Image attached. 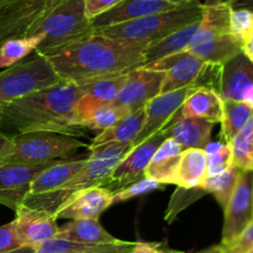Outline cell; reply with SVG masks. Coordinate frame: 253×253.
Listing matches in <instances>:
<instances>
[{"instance_id": "1", "label": "cell", "mask_w": 253, "mask_h": 253, "mask_svg": "<svg viewBox=\"0 0 253 253\" xmlns=\"http://www.w3.org/2000/svg\"><path fill=\"white\" fill-rule=\"evenodd\" d=\"M148 44L93 34L44 56L62 81L86 82L127 74L146 64Z\"/></svg>"}, {"instance_id": "2", "label": "cell", "mask_w": 253, "mask_h": 253, "mask_svg": "<svg viewBox=\"0 0 253 253\" xmlns=\"http://www.w3.org/2000/svg\"><path fill=\"white\" fill-rule=\"evenodd\" d=\"M82 95L78 83L61 81L30 93L0 110V130L9 136L47 131L77 137L74 109Z\"/></svg>"}, {"instance_id": "3", "label": "cell", "mask_w": 253, "mask_h": 253, "mask_svg": "<svg viewBox=\"0 0 253 253\" xmlns=\"http://www.w3.org/2000/svg\"><path fill=\"white\" fill-rule=\"evenodd\" d=\"M187 51L208 63L220 66L242 53V43L230 30V6L226 1L208 0L203 4L199 29Z\"/></svg>"}, {"instance_id": "4", "label": "cell", "mask_w": 253, "mask_h": 253, "mask_svg": "<svg viewBox=\"0 0 253 253\" xmlns=\"http://www.w3.org/2000/svg\"><path fill=\"white\" fill-rule=\"evenodd\" d=\"M91 22L85 16L83 0H59L26 36L41 35L42 42L36 48L41 56H51L59 49L93 35Z\"/></svg>"}, {"instance_id": "5", "label": "cell", "mask_w": 253, "mask_h": 253, "mask_svg": "<svg viewBox=\"0 0 253 253\" xmlns=\"http://www.w3.org/2000/svg\"><path fill=\"white\" fill-rule=\"evenodd\" d=\"M202 16L203 4L197 0L169 11L148 15L132 21L104 27L94 31V34L121 41L141 42L151 46L182 27L198 21Z\"/></svg>"}, {"instance_id": "6", "label": "cell", "mask_w": 253, "mask_h": 253, "mask_svg": "<svg viewBox=\"0 0 253 253\" xmlns=\"http://www.w3.org/2000/svg\"><path fill=\"white\" fill-rule=\"evenodd\" d=\"M141 68L166 72L161 94L187 86H207L220 94L222 66L208 63L188 51L150 62Z\"/></svg>"}, {"instance_id": "7", "label": "cell", "mask_w": 253, "mask_h": 253, "mask_svg": "<svg viewBox=\"0 0 253 253\" xmlns=\"http://www.w3.org/2000/svg\"><path fill=\"white\" fill-rule=\"evenodd\" d=\"M82 147L88 148L89 145H85L74 136L47 131L21 133L12 136L11 148L9 153L0 160V163L35 165L66 160Z\"/></svg>"}, {"instance_id": "8", "label": "cell", "mask_w": 253, "mask_h": 253, "mask_svg": "<svg viewBox=\"0 0 253 253\" xmlns=\"http://www.w3.org/2000/svg\"><path fill=\"white\" fill-rule=\"evenodd\" d=\"M62 79L41 54L19 62L0 72V110L30 93L47 88Z\"/></svg>"}, {"instance_id": "9", "label": "cell", "mask_w": 253, "mask_h": 253, "mask_svg": "<svg viewBox=\"0 0 253 253\" xmlns=\"http://www.w3.org/2000/svg\"><path fill=\"white\" fill-rule=\"evenodd\" d=\"M86 157L82 160L66 158L40 172L32 180L22 205L30 209L52 214L54 197L58 194L62 187L85 165Z\"/></svg>"}, {"instance_id": "10", "label": "cell", "mask_w": 253, "mask_h": 253, "mask_svg": "<svg viewBox=\"0 0 253 253\" xmlns=\"http://www.w3.org/2000/svg\"><path fill=\"white\" fill-rule=\"evenodd\" d=\"M166 135L163 128L155 135L150 136L147 140L138 145L133 146L132 150L119 162V165L111 170L109 177L104 180L101 187L114 193L124 189L127 185L142 179L146 167L150 163L151 158L156 153L163 141Z\"/></svg>"}, {"instance_id": "11", "label": "cell", "mask_w": 253, "mask_h": 253, "mask_svg": "<svg viewBox=\"0 0 253 253\" xmlns=\"http://www.w3.org/2000/svg\"><path fill=\"white\" fill-rule=\"evenodd\" d=\"M59 0H12L0 10V44L25 37Z\"/></svg>"}, {"instance_id": "12", "label": "cell", "mask_w": 253, "mask_h": 253, "mask_svg": "<svg viewBox=\"0 0 253 253\" xmlns=\"http://www.w3.org/2000/svg\"><path fill=\"white\" fill-rule=\"evenodd\" d=\"M225 220L221 246L231 244L253 221V172L242 170L229 204L224 209Z\"/></svg>"}, {"instance_id": "13", "label": "cell", "mask_w": 253, "mask_h": 253, "mask_svg": "<svg viewBox=\"0 0 253 253\" xmlns=\"http://www.w3.org/2000/svg\"><path fill=\"white\" fill-rule=\"evenodd\" d=\"M59 161L35 165L0 163V205L16 211L24 203L35 177Z\"/></svg>"}, {"instance_id": "14", "label": "cell", "mask_w": 253, "mask_h": 253, "mask_svg": "<svg viewBox=\"0 0 253 253\" xmlns=\"http://www.w3.org/2000/svg\"><path fill=\"white\" fill-rule=\"evenodd\" d=\"M166 72L137 68L127 74L125 84L113 105L125 109L128 113L145 108L148 101L161 94Z\"/></svg>"}, {"instance_id": "15", "label": "cell", "mask_w": 253, "mask_h": 253, "mask_svg": "<svg viewBox=\"0 0 253 253\" xmlns=\"http://www.w3.org/2000/svg\"><path fill=\"white\" fill-rule=\"evenodd\" d=\"M199 86H187L178 90L160 94L145 106V120L138 135L132 141V146L147 140L150 136L162 130L170 123L185 99Z\"/></svg>"}, {"instance_id": "16", "label": "cell", "mask_w": 253, "mask_h": 253, "mask_svg": "<svg viewBox=\"0 0 253 253\" xmlns=\"http://www.w3.org/2000/svg\"><path fill=\"white\" fill-rule=\"evenodd\" d=\"M127 74L79 82L82 95L74 109V125L82 128V124L88 120L96 109L113 103L125 84Z\"/></svg>"}, {"instance_id": "17", "label": "cell", "mask_w": 253, "mask_h": 253, "mask_svg": "<svg viewBox=\"0 0 253 253\" xmlns=\"http://www.w3.org/2000/svg\"><path fill=\"white\" fill-rule=\"evenodd\" d=\"M220 96L222 100L240 101L253 109V63L244 53L222 66Z\"/></svg>"}, {"instance_id": "18", "label": "cell", "mask_w": 253, "mask_h": 253, "mask_svg": "<svg viewBox=\"0 0 253 253\" xmlns=\"http://www.w3.org/2000/svg\"><path fill=\"white\" fill-rule=\"evenodd\" d=\"M11 224L15 234L24 246L37 249L44 242L56 239L58 226L56 217L52 214L21 207L15 211Z\"/></svg>"}, {"instance_id": "19", "label": "cell", "mask_w": 253, "mask_h": 253, "mask_svg": "<svg viewBox=\"0 0 253 253\" xmlns=\"http://www.w3.org/2000/svg\"><path fill=\"white\" fill-rule=\"evenodd\" d=\"M114 194L103 187H91L72 194L54 212L58 219H95L113 205Z\"/></svg>"}, {"instance_id": "20", "label": "cell", "mask_w": 253, "mask_h": 253, "mask_svg": "<svg viewBox=\"0 0 253 253\" xmlns=\"http://www.w3.org/2000/svg\"><path fill=\"white\" fill-rule=\"evenodd\" d=\"M177 7L175 5L160 1V0H124L111 10L91 20V27H93V31H98L104 27L132 21V20L141 19L148 15L169 11Z\"/></svg>"}, {"instance_id": "21", "label": "cell", "mask_w": 253, "mask_h": 253, "mask_svg": "<svg viewBox=\"0 0 253 253\" xmlns=\"http://www.w3.org/2000/svg\"><path fill=\"white\" fill-rule=\"evenodd\" d=\"M224 114V100L214 89L199 86L183 103L172 121L182 119H203L211 124L221 123Z\"/></svg>"}, {"instance_id": "22", "label": "cell", "mask_w": 253, "mask_h": 253, "mask_svg": "<svg viewBox=\"0 0 253 253\" xmlns=\"http://www.w3.org/2000/svg\"><path fill=\"white\" fill-rule=\"evenodd\" d=\"M214 124L203 119H182L163 127L166 138L174 140L183 150H205L211 141Z\"/></svg>"}, {"instance_id": "23", "label": "cell", "mask_w": 253, "mask_h": 253, "mask_svg": "<svg viewBox=\"0 0 253 253\" xmlns=\"http://www.w3.org/2000/svg\"><path fill=\"white\" fill-rule=\"evenodd\" d=\"M56 239L89 246L115 244L119 241L101 226L99 220L95 219L72 220L63 226L58 227Z\"/></svg>"}, {"instance_id": "24", "label": "cell", "mask_w": 253, "mask_h": 253, "mask_svg": "<svg viewBox=\"0 0 253 253\" xmlns=\"http://www.w3.org/2000/svg\"><path fill=\"white\" fill-rule=\"evenodd\" d=\"M183 148L172 138H166L146 167L143 177L161 184H173Z\"/></svg>"}, {"instance_id": "25", "label": "cell", "mask_w": 253, "mask_h": 253, "mask_svg": "<svg viewBox=\"0 0 253 253\" xmlns=\"http://www.w3.org/2000/svg\"><path fill=\"white\" fill-rule=\"evenodd\" d=\"M207 178V151L198 150V148H189V150L183 151L173 184L190 189V188L202 187Z\"/></svg>"}, {"instance_id": "26", "label": "cell", "mask_w": 253, "mask_h": 253, "mask_svg": "<svg viewBox=\"0 0 253 253\" xmlns=\"http://www.w3.org/2000/svg\"><path fill=\"white\" fill-rule=\"evenodd\" d=\"M143 120H145V108L128 113L127 115L120 119L115 125L96 135L89 147H96V146L111 142L132 143V141L135 140V137L142 128Z\"/></svg>"}, {"instance_id": "27", "label": "cell", "mask_w": 253, "mask_h": 253, "mask_svg": "<svg viewBox=\"0 0 253 253\" xmlns=\"http://www.w3.org/2000/svg\"><path fill=\"white\" fill-rule=\"evenodd\" d=\"M200 21H202V19L182 27L178 31L170 34L169 36L151 44L146 49V63L158 61V59L165 58V57L187 51L193 37L197 34L198 29H199Z\"/></svg>"}, {"instance_id": "28", "label": "cell", "mask_w": 253, "mask_h": 253, "mask_svg": "<svg viewBox=\"0 0 253 253\" xmlns=\"http://www.w3.org/2000/svg\"><path fill=\"white\" fill-rule=\"evenodd\" d=\"M253 118V109L240 101L224 100V114L221 120V137L224 143H230L232 138L246 126Z\"/></svg>"}, {"instance_id": "29", "label": "cell", "mask_w": 253, "mask_h": 253, "mask_svg": "<svg viewBox=\"0 0 253 253\" xmlns=\"http://www.w3.org/2000/svg\"><path fill=\"white\" fill-rule=\"evenodd\" d=\"M42 42L41 35L6 40L0 44V68H9L24 61L31 52L36 51Z\"/></svg>"}, {"instance_id": "30", "label": "cell", "mask_w": 253, "mask_h": 253, "mask_svg": "<svg viewBox=\"0 0 253 253\" xmlns=\"http://www.w3.org/2000/svg\"><path fill=\"white\" fill-rule=\"evenodd\" d=\"M241 172L242 170L239 168L231 167L221 174L208 177L202 187L204 188L205 192L214 195L220 207L225 209L226 205L229 204L232 194H234V190L236 188L237 182H239Z\"/></svg>"}, {"instance_id": "31", "label": "cell", "mask_w": 253, "mask_h": 253, "mask_svg": "<svg viewBox=\"0 0 253 253\" xmlns=\"http://www.w3.org/2000/svg\"><path fill=\"white\" fill-rule=\"evenodd\" d=\"M229 145L232 151L234 167L253 172V118Z\"/></svg>"}, {"instance_id": "32", "label": "cell", "mask_w": 253, "mask_h": 253, "mask_svg": "<svg viewBox=\"0 0 253 253\" xmlns=\"http://www.w3.org/2000/svg\"><path fill=\"white\" fill-rule=\"evenodd\" d=\"M205 194H208V193L205 192L203 187H195L190 188V189L178 187L175 192L173 193L172 198H170L169 204H168L167 210L165 212V220L168 224H170L173 220L177 219V216L183 210H185L188 207L194 204L197 200L204 197Z\"/></svg>"}, {"instance_id": "33", "label": "cell", "mask_w": 253, "mask_h": 253, "mask_svg": "<svg viewBox=\"0 0 253 253\" xmlns=\"http://www.w3.org/2000/svg\"><path fill=\"white\" fill-rule=\"evenodd\" d=\"M127 114L128 111H126L125 109L109 104V105H104L101 108L96 109L89 116L88 120L82 124L81 127L88 128V130H98L101 132V131L115 125L120 119H123Z\"/></svg>"}, {"instance_id": "34", "label": "cell", "mask_w": 253, "mask_h": 253, "mask_svg": "<svg viewBox=\"0 0 253 253\" xmlns=\"http://www.w3.org/2000/svg\"><path fill=\"white\" fill-rule=\"evenodd\" d=\"M205 151L208 155V177L221 174L234 167L232 151L229 143L209 145Z\"/></svg>"}, {"instance_id": "35", "label": "cell", "mask_w": 253, "mask_h": 253, "mask_svg": "<svg viewBox=\"0 0 253 253\" xmlns=\"http://www.w3.org/2000/svg\"><path fill=\"white\" fill-rule=\"evenodd\" d=\"M230 30L231 34L244 43L253 34V9L230 6Z\"/></svg>"}, {"instance_id": "36", "label": "cell", "mask_w": 253, "mask_h": 253, "mask_svg": "<svg viewBox=\"0 0 253 253\" xmlns=\"http://www.w3.org/2000/svg\"><path fill=\"white\" fill-rule=\"evenodd\" d=\"M163 184L156 182V180L150 179V178H145L137 180V182L132 183V184L127 185L124 189L119 190V192L114 193L113 204H119V203L127 202V200L133 199V198L141 197V195H146L148 193L153 192V190L162 189Z\"/></svg>"}, {"instance_id": "37", "label": "cell", "mask_w": 253, "mask_h": 253, "mask_svg": "<svg viewBox=\"0 0 253 253\" xmlns=\"http://www.w3.org/2000/svg\"><path fill=\"white\" fill-rule=\"evenodd\" d=\"M224 253H247L253 249V221L235 241L221 246Z\"/></svg>"}, {"instance_id": "38", "label": "cell", "mask_w": 253, "mask_h": 253, "mask_svg": "<svg viewBox=\"0 0 253 253\" xmlns=\"http://www.w3.org/2000/svg\"><path fill=\"white\" fill-rule=\"evenodd\" d=\"M121 1L124 0H83L85 16L91 21L95 17L103 15L104 12L115 7Z\"/></svg>"}, {"instance_id": "39", "label": "cell", "mask_w": 253, "mask_h": 253, "mask_svg": "<svg viewBox=\"0 0 253 253\" xmlns=\"http://www.w3.org/2000/svg\"><path fill=\"white\" fill-rule=\"evenodd\" d=\"M25 247L15 234L11 222L0 226V253L14 251V250Z\"/></svg>"}, {"instance_id": "40", "label": "cell", "mask_w": 253, "mask_h": 253, "mask_svg": "<svg viewBox=\"0 0 253 253\" xmlns=\"http://www.w3.org/2000/svg\"><path fill=\"white\" fill-rule=\"evenodd\" d=\"M132 253H184L172 250L165 242H136Z\"/></svg>"}, {"instance_id": "41", "label": "cell", "mask_w": 253, "mask_h": 253, "mask_svg": "<svg viewBox=\"0 0 253 253\" xmlns=\"http://www.w3.org/2000/svg\"><path fill=\"white\" fill-rule=\"evenodd\" d=\"M136 242L130 241H121L119 240L115 244L109 245H101V246L96 247L95 250L84 253H132L135 249Z\"/></svg>"}, {"instance_id": "42", "label": "cell", "mask_w": 253, "mask_h": 253, "mask_svg": "<svg viewBox=\"0 0 253 253\" xmlns=\"http://www.w3.org/2000/svg\"><path fill=\"white\" fill-rule=\"evenodd\" d=\"M11 141L12 136H9L0 130V160L9 153L10 148H11Z\"/></svg>"}, {"instance_id": "43", "label": "cell", "mask_w": 253, "mask_h": 253, "mask_svg": "<svg viewBox=\"0 0 253 253\" xmlns=\"http://www.w3.org/2000/svg\"><path fill=\"white\" fill-rule=\"evenodd\" d=\"M242 53L253 63V34L242 43Z\"/></svg>"}, {"instance_id": "44", "label": "cell", "mask_w": 253, "mask_h": 253, "mask_svg": "<svg viewBox=\"0 0 253 253\" xmlns=\"http://www.w3.org/2000/svg\"><path fill=\"white\" fill-rule=\"evenodd\" d=\"M160 1H163V2H168V4L175 5V6H182V5L189 4V2L197 1V0H160Z\"/></svg>"}, {"instance_id": "45", "label": "cell", "mask_w": 253, "mask_h": 253, "mask_svg": "<svg viewBox=\"0 0 253 253\" xmlns=\"http://www.w3.org/2000/svg\"><path fill=\"white\" fill-rule=\"evenodd\" d=\"M197 253H224L222 251L221 245H216V246H211L207 250H203V251H199Z\"/></svg>"}, {"instance_id": "46", "label": "cell", "mask_w": 253, "mask_h": 253, "mask_svg": "<svg viewBox=\"0 0 253 253\" xmlns=\"http://www.w3.org/2000/svg\"><path fill=\"white\" fill-rule=\"evenodd\" d=\"M10 1H12V0H0V10L4 9V7L6 6Z\"/></svg>"}, {"instance_id": "47", "label": "cell", "mask_w": 253, "mask_h": 253, "mask_svg": "<svg viewBox=\"0 0 253 253\" xmlns=\"http://www.w3.org/2000/svg\"><path fill=\"white\" fill-rule=\"evenodd\" d=\"M247 253H253V249L251 250V251H249V252H247Z\"/></svg>"}, {"instance_id": "48", "label": "cell", "mask_w": 253, "mask_h": 253, "mask_svg": "<svg viewBox=\"0 0 253 253\" xmlns=\"http://www.w3.org/2000/svg\"><path fill=\"white\" fill-rule=\"evenodd\" d=\"M222 1H230V0H222Z\"/></svg>"}]
</instances>
